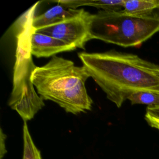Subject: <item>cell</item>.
I'll return each instance as SVG.
<instances>
[{"label":"cell","mask_w":159,"mask_h":159,"mask_svg":"<svg viewBox=\"0 0 159 159\" xmlns=\"http://www.w3.org/2000/svg\"><path fill=\"white\" fill-rule=\"evenodd\" d=\"M78 57L90 77L118 108L134 93L159 94V65L137 55L112 50L80 52Z\"/></svg>","instance_id":"cell-1"},{"label":"cell","mask_w":159,"mask_h":159,"mask_svg":"<svg viewBox=\"0 0 159 159\" xmlns=\"http://www.w3.org/2000/svg\"><path fill=\"white\" fill-rule=\"evenodd\" d=\"M90 77L86 69L70 60L55 55L42 66H36L31 80L43 100L59 105L66 112L77 114L90 111L93 101L85 83Z\"/></svg>","instance_id":"cell-2"},{"label":"cell","mask_w":159,"mask_h":159,"mask_svg":"<svg viewBox=\"0 0 159 159\" xmlns=\"http://www.w3.org/2000/svg\"><path fill=\"white\" fill-rule=\"evenodd\" d=\"M35 4L23 16L20 30L17 34L16 61L14 66L13 89L9 101V106L16 111L24 122L31 120L45 105L43 99L35 91L31 76L36 66L33 63L30 47V36L32 30V20Z\"/></svg>","instance_id":"cell-3"},{"label":"cell","mask_w":159,"mask_h":159,"mask_svg":"<svg viewBox=\"0 0 159 159\" xmlns=\"http://www.w3.org/2000/svg\"><path fill=\"white\" fill-rule=\"evenodd\" d=\"M159 32V16H139L124 12L101 10L92 14V39L123 47H137Z\"/></svg>","instance_id":"cell-4"},{"label":"cell","mask_w":159,"mask_h":159,"mask_svg":"<svg viewBox=\"0 0 159 159\" xmlns=\"http://www.w3.org/2000/svg\"><path fill=\"white\" fill-rule=\"evenodd\" d=\"M91 17L92 14L82 9L75 16L34 30L61 40L76 48L84 49L86 42L92 39L90 34Z\"/></svg>","instance_id":"cell-5"},{"label":"cell","mask_w":159,"mask_h":159,"mask_svg":"<svg viewBox=\"0 0 159 159\" xmlns=\"http://www.w3.org/2000/svg\"><path fill=\"white\" fill-rule=\"evenodd\" d=\"M30 53L37 58L50 57L56 54L76 50L68 43L52 36L35 32L32 28L30 36Z\"/></svg>","instance_id":"cell-6"},{"label":"cell","mask_w":159,"mask_h":159,"mask_svg":"<svg viewBox=\"0 0 159 159\" xmlns=\"http://www.w3.org/2000/svg\"><path fill=\"white\" fill-rule=\"evenodd\" d=\"M82 9H71L57 4L48 9L41 15L33 17L32 27L34 30L49 26L61 22L79 14Z\"/></svg>","instance_id":"cell-7"},{"label":"cell","mask_w":159,"mask_h":159,"mask_svg":"<svg viewBox=\"0 0 159 159\" xmlns=\"http://www.w3.org/2000/svg\"><path fill=\"white\" fill-rule=\"evenodd\" d=\"M65 7L77 9L82 6H89L104 11H118L124 8V0H59L56 1Z\"/></svg>","instance_id":"cell-8"},{"label":"cell","mask_w":159,"mask_h":159,"mask_svg":"<svg viewBox=\"0 0 159 159\" xmlns=\"http://www.w3.org/2000/svg\"><path fill=\"white\" fill-rule=\"evenodd\" d=\"M123 11L139 16H159V0H124Z\"/></svg>","instance_id":"cell-9"},{"label":"cell","mask_w":159,"mask_h":159,"mask_svg":"<svg viewBox=\"0 0 159 159\" xmlns=\"http://www.w3.org/2000/svg\"><path fill=\"white\" fill-rule=\"evenodd\" d=\"M24 150L22 159H42L40 150L35 145L29 131L27 122L23 125Z\"/></svg>","instance_id":"cell-10"},{"label":"cell","mask_w":159,"mask_h":159,"mask_svg":"<svg viewBox=\"0 0 159 159\" xmlns=\"http://www.w3.org/2000/svg\"><path fill=\"white\" fill-rule=\"evenodd\" d=\"M132 104H145L148 106H159V94L138 91L132 93L127 99Z\"/></svg>","instance_id":"cell-11"},{"label":"cell","mask_w":159,"mask_h":159,"mask_svg":"<svg viewBox=\"0 0 159 159\" xmlns=\"http://www.w3.org/2000/svg\"><path fill=\"white\" fill-rule=\"evenodd\" d=\"M144 118L150 127L159 130V106H147Z\"/></svg>","instance_id":"cell-12"},{"label":"cell","mask_w":159,"mask_h":159,"mask_svg":"<svg viewBox=\"0 0 159 159\" xmlns=\"http://www.w3.org/2000/svg\"><path fill=\"white\" fill-rule=\"evenodd\" d=\"M6 137V135L2 132V129H1V159H2L4 154L6 152L5 147H4Z\"/></svg>","instance_id":"cell-13"}]
</instances>
